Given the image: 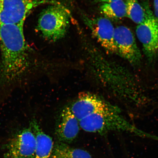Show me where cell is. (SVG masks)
I'll use <instances>...</instances> for the list:
<instances>
[{"label":"cell","mask_w":158,"mask_h":158,"mask_svg":"<svg viewBox=\"0 0 158 158\" xmlns=\"http://www.w3.org/2000/svg\"><path fill=\"white\" fill-rule=\"evenodd\" d=\"M127 17L138 25L143 22L147 18L149 7L144 8L138 0H127Z\"/></svg>","instance_id":"obj_15"},{"label":"cell","mask_w":158,"mask_h":158,"mask_svg":"<svg viewBox=\"0 0 158 158\" xmlns=\"http://www.w3.org/2000/svg\"><path fill=\"white\" fill-rule=\"evenodd\" d=\"M83 19L93 35L102 47L108 53L118 55L114 41L115 28L109 19L102 17L90 18L85 15Z\"/></svg>","instance_id":"obj_8"},{"label":"cell","mask_w":158,"mask_h":158,"mask_svg":"<svg viewBox=\"0 0 158 158\" xmlns=\"http://www.w3.org/2000/svg\"><path fill=\"white\" fill-rule=\"evenodd\" d=\"M136 33L148 60L154 62L158 56V22L149 8L147 18L138 25Z\"/></svg>","instance_id":"obj_6"},{"label":"cell","mask_w":158,"mask_h":158,"mask_svg":"<svg viewBox=\"0 0 158 158\" xmlns=\"http://www.w3.org/2000/svg\"><path fill=\"white\" fill-rule=\"evenodd\" d=\"M36 138L30 127L21 130L12 138L9 153L16 158H34Z\"/></svg>","instance_id":"obj_9"},{"label":"cell","mask_w":158,"mask_h":158,"mask_svg":"<svg viewBox=\"0 0 158 158\" xmlns=\"http://www.w3.org/2000/svg\"><path fill=\"white\" fill-rule=\"evenodd\" d=\"M70 13L60 3L51 5L40 15L37 29L47 40L52 42L64 37L70 26Z\"/></svg>","instance_id":"obj_3"},{"label":"cell","mask_w":158,"mask_h":158,"mask_svg":"<svg viewBox=\"0 0 158 158\" xmlns=\"http://www.w3.org/2000/svg\"><path fill=\"white\" fill-rule=\"evenodd\" d=\"M0 75L7 82L18 80L29 66L28 50L23 25L0 24Z\"/></svg>","instance_id":"obj_2"},{"label":"cell","mask_w":158,"mask_h":158,"mask_svg":"<svg viewBox=\"0 0 158 158\" xmlns=\"http://www.w3.org/2000/svg\"><path fill=\"white\" fill-rule=\"evenodd\" d=\"M114 41L118 55L128 61L132 66L141 63L142 56L133 32L128 27L119 26L114 29Z\"/></svg>","instance_id":"obj_7"},{"label":"cell","mask_w":158,"mask_h":158,"mask_svg":"<svg viewBox=\"0 0 158 158\" xmlns=\"http://www.w3.org/2000/svg\"><path fill=\"white\" fill-rule=\"evenodd\" d=\"M79 121L69 106L62 110L57 119L55 134L58 141L66 143H73L80 132Z\"/></svg>","instance_id":"obj_10"},{"label":"cell","mask_w":158,"mask_h":158,"mask_svg":"<svg viewBox=\"0 0 158 158\" xmlns=\"http://www.w3.org/2000/svg\"><path fill=\"white\" fill-rule=\"evenodd\" d=\"M52 0H0V24L24 25L33 9L43 5H54Z\"/></svg>","instance_id":"obj_4"},{"label":"cell","mask_w":158,"mask_h":158,"mask_svg":"<svg viewBox=\"0 0 158 158\" xmlns=\"http://www.w3.org/2000/svg\"><path fill=\"white\" fill-rule=\"evenodd\" d=\"M120 111L121 110L93 114L79 120V125L85 131L104 135L110 133V114L112 112Z\"/></svg>","instance_id":"obj_11"},{"label":"cell","mask_w":158,"mask_h":158,"mask_svg":"<svg viewBox=\"0 0 158 158\" xmlns=\"http://www.w3.org/2000/svg\"><path fill=\"white\" fill-rule=\"evenodd\" d=\"M95 74L108 92L122 101L140 106L148 100L143 88L133 74L100 56H94Z\"/></svg>","instance_id":"obj_1"},{"label":"cell","mask_w":158,"mask_h":158,"mask_svg":"<svg viewBox=\"0 0 158 158\" xmlns=\"http://www.w3.org/2000/svg\"><path fill=\"white\" fill-rule=\"evenodd\" d=\"M70 107L78 121L87 116L100 112L120 111L117 106L96 95L82 92Z\"/></svg>","instance_id":"obj_5"},{"label":"cell","mask_w":158,"mask_h":158,"mask_svg":"<svg viewBox=\"0 0 158 158\" xmlns=\"http://www.w3.org/2000/svg\"><path fill=\"white\" fill-rule=\"evenodd\" d=\"M30 127L36 138L34 158H50L54 144L52 138L43 131L35 119L31 120Z\"/></svg>","instance_id":"obj_12"},{"label":"cell","mask_w":158,"mask_h":158,"mask_svg":"<svg viewBox=\"0 0 158 158\" xmlns=\"http://www.w3.org/2000/svg\"><path fill=\"white\" fill-rule=\"evenodd\" d=\"M50 158H93L88 151L70 147L68 144L57 142L54 144Z\"/></svg>","instance_id":"obj_13"},{"label":"cell","mask_w":158,"mask_h":158,"mask_svg":"<svg viewBox=\"0 0 158 158\" xmlns=\"http://www.w3.org/2000/svg\"><path fill=\"white\" fill-rule=\"evenodd\" d=\"M120 1H123V0H95V2H96L106 3Z\"/></svg>","instance_id":"obj_17"},{"label":"cell","mask_w":158,"mask_h":158,"mask_svg":"<svg viewBox=\"0 0 158 158\" xmlns=\"http://www.w3.org/2000/svg\"><path fill=\"white\" fill-rule=\"evenodd\" d=\"M154 9L155 18L158 22V0H154Z\"/></svg>","instance_id":"obj_16"},{"label":"cell","mask_w":158,"mask_h":158,"mask_svg":"<svg viewBox=\"0 0 158 158\" xmlns=\"http://www.w3.org/2000/svg\"><path fill=\"white\" fill-rule=\"evenodd\" d=\"M5 158H16L15 157L13 156L10 153H7L5 155Z\"/></svg>","instance_id":"obj_18"},{"label":"cell","mask_w":158,"mask_h":158,"mask_svg":"<svg viewBox=\"0 0 158 158\" xmlns=\"http://www.w3.org/2000/svg\"><path fill=\"white\" fill-rule=\"evenodd\" d=\"M100 10L102 14L109 18L118 19L127 17V6L123 1L102 3Z\"/></svg>","instance_id":"obj_14"}]
</instances>
